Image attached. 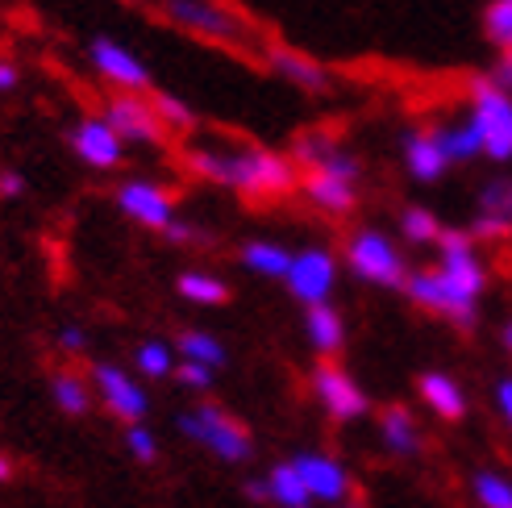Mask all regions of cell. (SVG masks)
<instances>
[{"label":"cell","instance_id":"cell-1","mask_svg":"<svg viewBox=\"0 0 512 508\" xmlns=\"http://www.w3.org/2000/svg\"><path fill=\"white\" fill-rule=\"evenodd\" d=\"M438 263L408 271L404 296L425 313H438L458 329H471L479 321V296L488 288V267H483L475 238L467 230H442L438 234Z\"/></svg>","mask_w":512,"mask_h":508},{"label":"cell","instance_id":"cell-2","mask_svg":"<svg viewBox=\"0 0 512 508\" xmlns=\"http://www.w3.org/2000/svg\"><path fill=\"white\" fill-rule=\"evenodd\" d=\"M184 167L196 180L242 192L254 200H279L300 188V171L292 155L267 146H234V142H196L184 150Z\"/></svg>","mask_w":512,"mask_h":508},{"label":"cell","instance_id":"cell-3","mask_svg":"<svg viewBox=\"0 0 512 508\" xmlns=\"http://www.w3.org/2000/svg\"><path fill=\"white\" fill-rule=\"evenodd\" d=\"M159 13L179 34L200 38V42L234 46V50H250V46L263 42L259 25H254L246 13H238L229 0H159Z\"/></svg>","mask_w":512,"mask_h":508},{"label":"cell","instance_id":"cell-4","mask_svg":"<svg viewBox=\"0 0 512 508\" xmlns=\"http://www.w3.org/2000/svg\"><path fill=\"white\" fill-rule=\"evenodd\" d=\"M467 125L479 138L483 159H492L500 167L512 163V96L496 88L488 75H475L467 84Z\"/></svg>","mask_w":512,"mask_h":508},{"label":"cell","instance_id":"cell-5","mask_svg":"<svg viewBox=\"0 0 512 508\" xmlns=\"http://www.w3.org/2000/svg\"><path fill=\"white\" fill-rule=\"evenodd\" d=\"M342 263L354 279L363 284H375V288H404L408 279V259L404 250L379 230V225H363L354 230L342 246Z\"/></svg>","mask_w":512,"mask_h":508},{"label":"cell","instance_id":"cell-6","mask_svg":"<svg viewBox=\"0 0 512 508\" xmlns=\"http://www.w3.org/2000/svg\"><path fill=\"white\" fill-rule=\"evenodd\" d=\"M179 434L204 450H213L221 463H246L254 454L250 429L238 417H229L221 404H196V409H188L179 417Z\"/></svg>","mask_w":512,"mask_h":508},{"label":"cell","instance_id":"cell-7","mask_svg":"<svg viewBox=\"0 0 512 508\" xmlns=\"http://www.w3.org/2000/svg\"><path fill=\"white\" fill-rule=\"evenodd\" d=\"M84 55H88V67H92L105 84H113L117 92L146 96L150 84H155V75H150L146 59L134 55L130 46L117 42V38H109V34H96V38L84 46Z\"/></svg>","mask_w":512,"mask_h":508},{"label":"cell","instance_id":"cell-8","mask_svg":"<svg viewBox=\"0 0 512 508\" xmlns=\"http://www.w3.org/2000/svg\"><path fill=\"white\" fill-rule=\"evenodd\" d=\"M338 271H342V259L329 246H304V250H292L284 284L304 309H313V304H329V296L338 288Z\"/></svg>","mask_w":512,"mask_h":508},{"label":"cell","instance_id":"cell-9","mask_svg":"<svg viewBox=\"0 0 512 508\" xmlns=\"http://www.w3.org/2000/svg\"><path fill=\"white\" fill-rule=\"evenodd\" d=\"M292 163L304 175L317 171V175H338V180H350V184L363 180V159H358L354 150L342 138H334L329 130L300 134L296 146H292Z\"/></svg>","mask_w":512,"mask_h":508},{"label":"cell","instance_id":"cell-10","mask_svg":"<svg viewBox=\"0 0 512 508\" xmlns=\"http://www.w3.org/2000/svg\"><path fill=\"white\" fill-rule=\"evenodd\" d=\"M313 396L325 409V417L338 421V425H350V421L371 413V400H367L363 388H358V379L350 371L334 367V363L313 367Z\"/></svg>","mask_w":512,"mask_h":508},{"label":"cell","instance_id":"cell-11","mask_svg":"<svg viewBox=\"0 0 512 508\" xmlns=\"http://www.w3.org/2000/svg\"><path fill=\"white\" fill-rule=\"evenodd\" d=\"M92 388H96L100 404H105V409H109L117 421L142 425V417H146V409H150V396H146V388H142L125 367H117V363H96V367H92Z\"/></svg>","mask_w":512,"mask_h":508},{"label":"cell","instance_id":"cell-12","mask_svg":"<svg viewBox=\"0 0 512 508\" xmlns=\"http://www.w3.org/2000/svg\"><path fill=\"white\" fill-rule=\"evenodd\" d=\"M117 209L130 217L134 225H142V230H159V234H167V225L171 221H179L175 217V196H171V188H163V184H155V180H125L121 188H117Z\"/></svg>","mask_w":512,"mask_h":508},{"label":"cell","instance_id":"cell-13","mask_svg":"<svg viewBox=\"0 0 512 508\" xmlns=\"http://www.w3.org/2000/svg\"><path fill=\"white\" fill-rule=\"evenodd\" d=\"M263 63H267V71L275 75V80L292 84L296 92L325 96L329 88H334V75H329V67L321 59H313V55H304V50H296V46L263 42Z\"/></svg>","mask_w":512,"mask_h":508},{"label":"cell","instance_id":"cell-14","mask_svg":"<svg viewBox=\"0 0 512 508\" xmlns=\"http://www.w3.org/2000/svg\"><path fill=\"white\" fill-rule=\"evenodd\" d=\"M109 121V130L125 142V146H159L167 138V130L159 125L155 109H150L146 96H134V92H117L109 100V109L100 113Z\"/></svg>","mask_w":512,"mask_h":508},{"label":"cell","instance_id":"cell-15","mask_svg":"<svg viewBox=\"0 0 512 508\" xmlns=\"http://www.w3.org/2000/svg\"><path fill=\"white\" fill-rule=\"evenodd\" d=\"M67 146H71V155L92 171H117L125 163V142L109 130L105 117H80L67 130Z\"/></svg>","mask_w":512,"mask_h":508},{"label":"cell","instance_id":"cell-16","mask_svg":"<svg viewBox=\"0 0 512 508\" xmlns=\"http://www.w3.org/2000/svg\"><path fill=\"white\" fill-rule=\"evenodd\" d=\"M292 467L300 475V484L309 488L313 504H346L350 500V471L338 459L317 454V450H304L292 459Z\"/></svg>","mask_w":512,"mask_h":508},{"label":"cell","instance_id":"cell-17","mask_svg":"<svg viewBox=\"0 0 512 508\" xmlns=\"http://www.w3.org/2000/svg\"><path fill=\"white\" fill-rule=\"evenodd\" d=\"M400 159H404L408 180H417V184H438L442 175L450 171L442 146H438V134H433V125H413V130L404 134Z\"/></svg>","mask_w":512,"mask_h":508},{"label":"cell","instance_id":"cell-18","mask_svg":"<svg viewBox=\"0 0 512 508\" xmlns=\"http://www.w3.org/2000/svg\"><path fill=\"white\" fill-rule=\"evenodd\" d=\"M300 192L317 213H329V217H346L358 205V184L338 180V175H317V171L300 175Z\"/></svg>","mask_w":512,"mask_h":508},{"label":"cell","instance_id":"cell-19","mask_svg":"<svg viewBox=\"0 0 512 508\" xmlns=\"http://www.w3.org/2000/svg\"><path fill=\"white\" fill-rule=\"evenodd\" d=\"M417 392H421V400L429 404L433 417H442V421H463V417H467V392H463V384H458L454 375H446V371H425V375L417 379Z\"/></svg>","mask_w":512,"mask_h":508},{"label":"cell","instance_id":"cell-20","mask_svg":"<svg viewBox=\"0 0 512 508\" xmlns=\"http://www.w3.org/2000/svg\"><path fill=\"white\" fill-rule=\"evenodd\" d=\"M304 338L321 354V359H334V354L346 346V321L334 304H313L304 309Z\"/></svg>","mask_w":512,"mask_h":508},{"label":"cell","instance_id":"cell-21","mask_svg":"<svg viewBox=\"0 0 512 508\" xmlns=\"http://www.w3.org/2000/svg\"><path fill=\"white\" fill-rule=\"evenodd\" d=\"M379 438L392 454H417L421 450V429H417V417L404 409V404H388L379 413Z\"/></svg>","mask_w":512,"mask_h":508},{"label":"cell","instance_id":"cell-22","mask_svg":"<svg viewBox=\"0 0 512 508\" xmlns=\"http://www.w3.org/2000/svg\"><path fill=\"white\" fill-rule=\"evenodd\" d=\"M175 354H179V363H200V367H225L229 359V350L217 334H209V329H184V334L175 338Z\"/></svg>","mask_w":512,"mask_h":508},{"label":"cell","instance_id":"cell-23","mask_svg":"<svg viewBox=\"0 0 512 508\" xmlns=\"http://www.w3.org/2000/svg\"><path fill=\"white\" fill-rule=\"evenodd\" d=\"M433 134H438V146H442V155H446V163H450V167H463V163H475V159H483L479 138H475V130L467 125V117L433 125Z\"/></svg>","mask_w":512,"mask_h":508},{"label":"cell","instance_id":"cell-24","mask_svg":"<svg viewBox=\"0 0 512 508\" xmlns=\"http://www.w3.org/2000/svg\"><path fill=\"white\" fill-rule=\"evenodd\" d=\"M288 263H292V250L279 246L271 238H250L242 242V267L263 275V279H284L288 275Z\"/></svg>","mask_w":512,"mask_h":508},{"label":"cell","instance_id":"cell-25","mask_svg":"<svg viewBox=\"0 0 512 508\" xmlns=\"http://www.w3.org/2000/svg\"><path fill=\"white\" fill-rule=\"evenodd\" d=\"M479 217H488L492 225H500V230L512 238V171L483 180V188H479Z\"/></svg>","mask_w":512,"mask_h":508},{"label":"cell","instance_id":"cell-26","mask_svg":"<svg viewBox=\"0 0 512 508\" xmlns=\"http://www.w3.org/2000/svg\"><path fill=\"white\" fill-rule=\"evenodd\" d=\"M267 504H275V508H313V496H309V488L300 484L292 459L275 463L267 471Z\"/></svg>","mask_w":512,"mask_h":508},{"label":"cell","instance_id":"cell-27","mask_svg":"<svg viewBox=\"0 0 512 508\" xmlns=\"http://www.w3.org/2000/svg\"><path fill=\"white\" fill-rule=\"evenodd\" d=\"M175 292L188 304H204V309H217V304L229 300V284L213 271H184L175 279Z\"/></svg>","mask_w":512,"mask_h":508},{"label":"cell","instance_id":"cell-28","mask_svg":"<svg viewBox=\"0 0 512 508\" xmlns=\"http://www.w3.org/2000/svg\"><path fill=\"white\" fill-rule=\"evenodd\" d=\"M50 396H55V404L67 417H84L92 409V392L75 371H55L50 375Z\"/></svg>","mask_w":512,"mask_h":508},{"label":"cell","instance_id":"cell-29","mask_svg":"<svg viewBox=\"0 0 512 508\" xmlns=\"http://www.w3.org/2000/svg\"><path fill=\"white\" fill-rule=\"evenodd\" d=\"M150 109H155V117H159V125L171 134H192L196 130V113H192V105L184 96H175V92H155L150 96Z\"/></svg>","mask_w":512,"mask_h":508},{"label":"cell","instance_id":"cell-30","mask_svg":"<svg viewBox=\"0 0 512 508\" xmlns=\"http://www.w3.org/2000/svg\"><path fill=\"white\" fill-rule=\"evenodd\" d=\"M400 234H404V242H413V246H433L438 234H442V221L433 217V209H425V205H408L400 213Z\"/></svg>","mask_w":512,"mask_h":508},{"label":"cell","instance_id":"cell-31","mask_svg":"<svg viewBox=\"0 0 512 508\" xmlns=\"http://www.w3.org/2000/svg\"><path fill=\"white\" fill-rule=\"evenodd\" d=\"M483 38L500 55H512V0H488V9H483Z\"/></svg>","mask_w":512,"mask_h":508},{"label":"cell","instance_id":"cell-32","mask_svg":"<svg viewBox=\"0 0 512 508\" xmlns=\"http://www.w3.org/2000/svg\"><path fill=\"white\" fill-rule=\"evenodd\" d=\"M134 367H138L142 379H167L175 371V350L167 342H159V338H150V342H142L134 350Z\"/></svg>","mask_w":512,"mask_h":508},{"label":"cell","instance_id":"cell-33","mask_svg":"<svg viewBox=\"0 0 512 508\" xmlns=\"http://www.w3.org/2000/svg\"><path fill=\"white\" fill-rule=\"evenodd\" d=\"M471 492L479 508H512V479L496 475V471H475Z\"/></svg>","mask_w":512,"mask_h":508},{"label":"cell","instance_id":"cell-34","mask_svg":"<svg viewBox=\"0 0 512 508\" xmlns=\"http://www.w3.org/2000/svg\"><path fill=\"white\" fill-rule=\"evenodd\" d=\"M125 450H130L138 463H155L159 459V438L146 429V421L142 425H125Z\"/></svg>","mask_w":512,"mask_h":508},{"label":"cell","instance_id":"cell-35","mask_svg":"<svg viewBox=\"0 0 512 508\" xmlns=\"http://www.w3.org/2000/svg\"><path fill=\"white\" fill-rule=\"evenodd\" d=\"M213 375H217V371L200 367V363H175V379H179V384H184L188 392H209V388H213Z\"/></svg>","mask_w":512,"mask_h":508},{"label":"cell","instance_id":"cell-36","mask_svg":"<svg viewBox=\"0 0 512 508\" xmlns=\"http://www.w3.org/2000/svg\"><path fill=\"white\" fill-rule=\"evenodd\" d=\"M25 192H30V184H25V175L17 167L0 171V200H21Z\"/></svg>","mask_w":512,"mask_h":508},{"label":"cell","instance_id":"cell-37","mask_svg":"<svg viewBox=\"0 0 512 508\" xmlns=\"http://www.w3.org/2000/svg\"><path fill=\"white\" fill-rule=\"evenodd\" d=\"M59 346H63L67 354H84V350H88V329H84V325H63V329H59Z\"/></svg>","mask_w":512,"mask_h":508},{"label":"cell","instance_id":"cell-38","mask_svg":"<svg viewBox=\"0 0 512 508\" xmlns=\"http://www.w3.org/2000/svg\"><path fill=\"white\" fill-rule=\"evenodd\" d=\"M496 409H500V417H504L508 429H512V375H504L500 384H496Z\"/></svg>","mask_w":512,"mask_h":508},{"label":"cell","instance_id":"cell-39","mask_svg":"<svg viewBox=\"0 0 512 508\" xmlns=\"http://www.w3.org/2000/svg\"><path fill=\"white\" fill-rule=\"evenodd\" d=\"M488 80L512 96V55H500V59H496V67H492V75H488Z\"/></svg>","mask_w":512,"mask_h":508},{"label":"cell","instance_id":"cell-40","mask_svg":"<svg viewBox=\"0 0 512 508\" xmlns=\"http://www.w3.org/2000/svg\"><path fill=\"white\" fill-rule=\"evenodd\" d=\"M21 84V71L13 59H0V92H13Z\"/></svg>","mask_w":512,"mask_h":508},{"label":"cell","instance_id":"cell-41","mask_svg":"<svg viewBox=\"0 0 512 508\" xmlns=\"http://www.w3.org/2000/svg\"><path fill=\"white\" fill-rule=\"evenodd\" d=\"M192 234H196V230H192V225H184V221H171L163 238H171V242H192Z\"/></svg>","mask_w":512,"mask_h":508},{"label":"cell","instance_id":"cell-42","mask_svg":"<svg viewBox=\"0 0 512 508\" xmlns=\"http://www.w3.org/2000/svg\"><path fill=\"white\" fill-rule=\"evenodd\" d=\"M246 496L254 504H267V479H246Z\"/></svg>","mask_w":512,"mask_h":508},{"label":"cell","instance_id":"cell-43","mask_svg":"<svg viewBox=\"0 0 512 508\" xmlns=\"http://www.w3.org/2000/svg\"><path fill=\"white\" fill-rule=\"evenodd\" d=\"M9 475H13V459H9V454H0V484H5Z\"/></svg>","mask_w":512,"mask_h":508},{"label":"cell","instance_id":"cell-44","mask_svg":"<svg viewBox=\"0 0 512 508\" xmlns=\"http://www.w3.org/2000/svg\"><path fill=\"white\" fill-rule=\"evenodd\" d=\"M500 342H504V350H508V354H512V321H508V325H504V329H500Z\"/></svg>","mask_w":512,"mask_h":508},{"label":"cell","instance_id":"cell-45","mask_svg":"<svg viewBox=\"0 0 512 508\" xmlns=\"http://www.w3.org/2000/svg\"><path fill=\"white\" fill-rule=\"evenodd\" d=\"M342 508H367V504H363V500H346Z\"/></svg>","mask_w":512,"mask_h":508},{"label":"cell","instance_id":"cell-46","mask_svg":"<svg viewBox=\"0 0 512 508\" xmlns=\"http://www.w3.org/2000/svg\"><path fill=\"white\" fill-rule=\"evenodd\" d=\"M121 5H138V0H121Z\"/></svg>","mask_w":512,"mask_h":508}]
</instances>
